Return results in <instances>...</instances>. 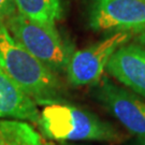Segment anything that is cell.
Returning a JSON list of instances; mask_svg holds the SVG:
<instances>
[{
  "instance_id": "cell-6",
  "label": "cell",
  "mask_w": 145,
  "mask_h": 145,
  "mask_svg": "<svg viewBox=\"0 0 145 145\" xmlns=\"http://www.w3.org/2000/svg\"><path fill=\"white\" fill-rule=\"evenodd\" d=\"M96 99L131 135L145 140V101L142 97L101 78L95 87Z\"/></svg>"
},
{
  "instance_id": "cell-3",
  "label": "cell",
  "mask_w": 145,
  "mask_h": 145,
  "mask_svg": "<svg viewBox=\"0 0 145 145\" xmlns=\"http://www.w3.org/2000/svg\"><path fill=\"white\" fill-rule=\"evenodd\" d=\"M12 37L55 74L66 73L72 47L63 40L56 25L32 21L18 12L5 24Z\"/></svg>"
},
{
  "instance_id": "cell-10",
  "label": "cell",
  "mask_w": 145,
  "mask_h": 145,
  "mask_svg": "<svg viewBox=\"0 0 145 145\" xmlns=\"http://www.w3.org/2000/svg\"><path fill=\"white\" fill-rule=\"evenodd\" d=\"M0 135L5 145H42L43 141L31 125L15 119H0Z\"/></svg>"
},
{
  "instance_id": "cell-2",
  "label": "cell",
  "mask_w": 145,
  "mask_h": 145,
  "mask_svg": "<svg viewBox=\"0 0 145 145\" xmlns=\"http://www.w3.org/2000/svg\"><path fill=\"white\" fill-rule=\"evenodd\" d=\"M38 126L47 139L58 142L118 143L124 140L121 132L111 123L66 101L42 106Z\"/></svg>"
},
{
  "instance_id": "cell-1",
  "label": "cell",
  "mask_w": 145,
  "mask_h": 145,
  "mask_svg": "<svg viewBox=\"0 0 145 145\" xmlns=\"http://www.w3.org/2000/svg\"><path fill=\"white\" fill-rule=\"evenodd\" d=\"M0 68L38 106L66 99V90L57 74L16 41L5 24H0Z\"/></svg>"
},
{
  "instance_id": "cell-13",
  "label": "cell",
  "mask_w": 145,
  "mask_h": 145,
  "mask_svg": "<svg viewBox=\"0 0 145 145\" xmlns=\"http://www.w3.org/2000/svg\"><path fill=\"white\" fill-rule=\"evenodd\" d=\"M138 145H145V140H140V142H139Z\"/></svg>"
},
{
  "instance_id": "cell-4",
  "label": "cell",
  "mask_w": 145,
  "mask_h": 145,
  "mask_svg": "<svg viewBox=\"0 0 145 145\" xmlns=\"http://www.w3.org/2000/svg\"><path fill=\"white\" fill-rule=\"evenodd\" d=\"M88 24L99 33L129 32L145 46V0H91Z\"/></svg>"
},
{
  "instance_id": "cell-8",
  "label": "cell",
  "mask_w": 145,
  "mask_h": 145,
  "mask_svg": "<svg viewBox=\"0 0 145 145\" xmlns=\"http://www.w3.org/2000/svg\"><path fill=\"white\" fill-rule=\"evenodd\" d=\"M0 119L23 120L39 125L37 103L0 68Z\"/></svg>"
},
{
  "instance_id": "cell-11",
  "label": "cell",
  "mask_w": 145,
  "mask_h": 145,
  "mask_svg": "<svg viewBox=\"0 0 145 145\" xmlns=\"http://www.w3.org/2000/svg\"><path fill=\"white\" fill-rule=\"evenodd\" d=\"M16 13L15 0H0V24H5V22Z\"/></svg>"
},
{
  "instance_id": "cell-5",
  "label": "cell",
  "mask_w": 145,
  "mask_h": 145,
  "mask_svg": "<svg viewBox=\"0 0 145 145\" xmlns=\"http://www.w3.org/2000/svg\"><path fill=\"white\" fill-rule=\"evenodd\" d=\"M132 41L129 32H115L72 54L66 70L68 82L72 86L96 85L103 76L111 57L120 46Z\"/></svg>"
},
{
  "instance_id": "cell-7",
  "label": "cell",
  "mask_w": 145,
  "mask_h": 145,
  "mask_svg": "<svg viewBox=\"0 0 145 145\" xmlns=\"http://www.w3.org/2000/svg\"><path fill=\"white\" fill-rule=\"evenodd\" d=\"M106 72L132 93L145 98V46L129 42L113 54Z\"/></svg>"
},
{
  "instance_id": "cell-12",
  "label": "cell",
  "mask_w": 145,
  "mask_h": 145,
  "mask_svg": "<svg viewBox=\"0 0 145 145\" xmlns=\"http://www.w3.org/2000/svg\"><path fill=\"white\" fill-rule=\"evenodd\" d=\"M0 145H5V142L3 140V138H2V135H0Z\"/></svg>"
},
{
  "instance_id": "cell-9",
  "label": "cell",
  "mask_w": 145,
  "mask_h": 145,
  "mask_svg": "<svg viewBox=\"0 0 145 145\" xmlns=\"http://www.w3.org/2000/svg\"><path fill=\"white\" fill-rule=\"evenodd\" d=\"M17 12L32 21L56 25L62 16L60 0H15Z\"/></svg>"
},
{
  "instance_id": "cell-14",
  "label": "cell",
  "mask_w": 145,
  "mask_h": 145,
  "mask_svg": "<svg viewBox=\"0 0 145 145\" xmlns=\"http://www.w3.org/2000/svg\"><path fill=\"white\" fill-rule=\"evenodd\" d=\"M42 145H54V144L51 143V142H43V144Z\"/></svg>"
}]
</instances>
